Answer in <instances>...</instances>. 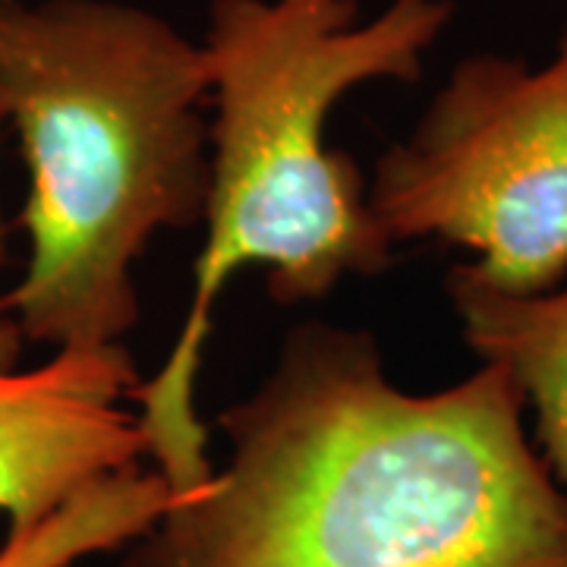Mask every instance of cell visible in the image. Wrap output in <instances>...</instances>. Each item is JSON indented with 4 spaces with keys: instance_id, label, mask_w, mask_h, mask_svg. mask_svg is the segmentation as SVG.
<instances>
[{
    "instance_id": "cell-1",
    "label": "cell",
    "mask_w": 567,
    "mask_h": 567,
    "mask_svg": "<svg viewBox=\"0 0 567 567\" xmlns=\"http://www.w3.org/2000/svg\"><path fill=\"white\" fill-rule=\"evenodd\" d=\"M505 365L398 388L363 328L306 322L221 413L227 464L121 567H567V498Z\"/></svg>"
},
{
    "instance_id": "cell-2",
    "label": "cell",
    "mask_w": 567,
    "mask_h": 567,
    "mask_svg": "<svg viewBox=\"0 0 567 567\" xmlns=\"http://www.w3.org/2000/svg\"><path fill=\"white\" fill-rule=\"evenodd\" d=\"M451 20L454 0H388L365 20L360 0H212L203 51L215 123L203 252L171 353L133 394L148 457L174 498L215 476L196 379L234 271L262 265L271 300L297 306L394 265L369 183L324 142V126L357 85L420 80Z\"/></svg>"
},
{
    "instance_id": "cell-3",
    "label": "cell",
    "mask_w": 567,
    "mask_h": 567,
    "mask_svg": "<svg viewBox=\"0 0 567 567\" xmlns=\"http://www.w3.org/2000/svg\"><path fill=\"white\" fill-rule=\"evenodd\" d=\"M203 41L123 0H3L0 121L29 196V262L0 297L22 338L107 347L140 319L133 265L208 203Z\"/></svg>"
},
{
    "instance_id": "cell-4",
    "label": "cell",
    "mask_w": 567,
    "mask_h": 567,
    "mask_svg": "<svg viewBox=\"0 0 567 567\" xmlns=\"http://www.w3.org/2000/svg\"><path fill=\"white\" fill-rule=\"evenodd\" d=\"M369 205L398 244L445 240L507 297L567 281V39L546 63L461 61L404 140L388 145Z\"/></svg>"
},
{
    "instance_id": "cell-5",
    "label": "cell",
    "mask_w": 567,
    "mask_h": 567,
    "mask_svg": "<svg viewBox=\"0 0 567 567\" xmlns=\"http://www.w3.org/2000/svg\"><path fill=\"white\" fill-rule=\"evenodd\" d=\"M140 372L123 344L63 347L32 372H0V514L10 533L54 517L148 454L126 410Z\"/></svg>"
},
{
    "instance_id": "cell-6",
    "label": "cell",
    "mask_w": 567,
    "mask_h": 567,
    "mask_svg": "<svg viewBox=\"0 0 567 567\" xmlns=\"http://www.w3.org/2000/svg\"><path fill=\"white\" fill-rule=\"evenodd\" d=\"M445 290L466 344L483 363L505 365L533 410L539 454L567 498V281L539 297H507L454 265Z\"/></svg>"
},
{
    "instance_id": "cell-7",
    "label": "cell",
    "mask_w": 567,
    "mask_h": 567,
    "mask_svg": "<svg viewBox=\"0 0 567 567\" xmlns=\"http://www.w3.org/2000/svg\"><path fill=\"white\" fill-rule=\"evenodd\" d=\"M171 505L174 492L155 470H123L82 492L39 527L7 533L0 567H73L92 555L121 551Z\"/></svg>"
},
{
    "instance_id": "cell-8",
    "label": "cell",
    "mask_w": 567,
    "mask_h": 567,
    "mask_svg": "<svg viewBox=\"0 0 567 567\" xmlns=\"http://www.w3.org/2000/svg\"><path fill=\"white\" fill-rule=\"evenodd\" d=\"M3 259H7V246H3V221H0V262ZM20 328L13 324L10 316H0V372H13V365L20 363Z\"/></svg>"
},
{
    "instance_id": "cell-9",
    "label": "cell",
    "mask_w": 567,
    "mask_h": 567,
    "mask_svg": "<svg viewBox=\"0 0 567 567\" xmlns=\"http://www.w3.org/2000/svg\"><path fill=\"white\" fill-rule=\"evenodd\" d=\"M0 7H3V0H0Z\"/></svg>"
}]
</instances>
